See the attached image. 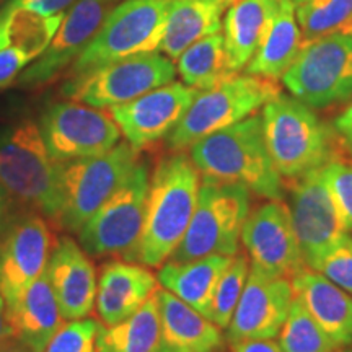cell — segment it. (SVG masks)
<instances>
[{
  "label": "cell",
  "instance_id": "e0dca14e",
  "mask_svg": "<svg viewBox=\"0 0 352 352\" xmlns=\"http://www.w3.org/2000/svg\"><path fill=\"white\" fill-rule=\"evenodd\" d=\"M294 300L290 279H272L250 267L243 294L226 328L228 344L250 340H276Z\"/></svg>",
  "mask_w": 352,
  "mask_h": 352
},
{
  "label": "cell",
  "instance_id": "30bf717a",
  "mask_svg": "<svg viewBox=\"0 0 352 352\" xmlns=\"http://www.w3.org/2000/svg\"><path fill=\"white\" fill-rule=\"evenodd\" d=\"M290 95L323 109L352 98V33H333L305 43L283 76Z\"/></svg>",
  "mask_w": 352,
  "mask_h": 352
},
{
  "label": "cell",
  "instance_id": "7dc6e473",
  "mask_svg": "<svg viewBox=\"0 0 352 352\" xmlns=\"http://www.w3.org/2000/svg\"><path fill=\"white\" fill-rule=\"evenodd\" d=\"M95 352H96V351H95Z\"/></svg>",
  "mask_w": 352,
  "mask_h": 352
},
{
  "label": "cell",
  "instance_id": "83f0119b",
  "mask_svg": "<svg viewBox=\"0 0 352 352\" xmlns=\"http://www.w3.org/2000/svg\"><path fill=\"white\" fill-rule=\"evenodd\" d=\"M96 352H160V316L157 292L129 318L113 327L101 324Z\"/></svg>",
  "mask_w": 352,
  "mask_h": 352
},
{
  "label": "cell",
  "instance_id": "52a82bcc",
  "mask_svg": "<svg viewBox=\"0 0 352 352\" xmlns=\"http://www.w3.org/2000/svg\"><path fill=\"white\" fill-rule=\"evenodd\" d=\"M250 208L252 192L245 186L201 176L195 215L168 261L184 263L209 254H239L241 230L252 212Z\"/></svg>",
  "mask_w": 352,
  "mask_h": 352
},
{
  "label": "cell",
  "instance_id": "60d3db41",
  "mask_svg": "<svg viewBox=\"0 0 352 352\" xmlns=\"http://www.w3.org/2000/svg\"><path fill=\"white\" fill-rule=\"evenodd\" d=\"M20 208L15 204L10 195L0 186V233L10 226V222L15 219V215L20 212Z\"/></svg>",
  "mask_w": 352,
  "mask_h": 352
},
{
  "label": "cell",
  "instance_id": "6da1fadb",
  "mask_svg": "<svg viewBox=\"0 0 352 352\" xmlns=\"http://www.w3.org/2000/svg\"><path fill=\"white\" fill-rule=\"evenodd\" d=\"M201 173L184 152H171L151 171L147 208L140 239L126 261L160 267L168 261L184 233L197 204Z\"/></svg>",
  "mask_w": 352,
  "mask_h": 352
},
{
  "label": "cell",
  "instance_id": "74e56055",
  "mask_svg": "<svg viewBox=\"0 0 352 352\" xmlns=\"http://www.w3.org/2000/svg\"><path fill=\"white\" fill-rule=\"evenodd\" d=\"M77 0H8L3 8H23L44 16L64 15Z\"/></svg>",
  "mask_w": 352,
  "mask_h": 352
},
{
  "label": "cell",
  "instance_id": "d4e9b609",
  "mask_svg": "<svg viewBox=\"0 0 352 352\" xmlns=\"http://www.w3.org/2000/svg\"><path fill=\"white\" fill-rule=\"evenodd\" d=\"M233 256L209 254L192 261H166L157 272L162 289L168 290L204 316L210 314L215 287Z\"/></svg>",
  "mask_w": 352,
  "mask_h": 352
},
{
  "label": "cell",
  "instance_id": "3957f363",
  "mask_svg": "<svg viewBox=\"0 0 352 352\" xmlns=\"http://www.w3.org/2000/svg\"><path fill=\"white\" fill-rule=\"evenodd\" d=\"M56 165L36 122L0 127V186L21 210L41 214L54 226L59 215Z\"/></svg>",
  "mask_w": 352,
  "mask_h": 352
},
{
  "label": "cell",
  "instance_id": "9a60e30c",
  "mask_svg": "<svg viewBox=\"0 0 352 352\" xmlns=\"http://www.w3.org/2000/svg\"><path fill=\"white\" fill-rule=\"evenodd\" d=\"M250 267L272 279H290L303 264L292 215L283 199H270L250 212L241 230Z\"/></svg>",
  "mask_w": 352,
  "mask_h": 352
},
{
  "label": "cell",
  "instance_id": "d590c367",
  "mask_svg": "<svg viewBox=\"0 0 352 352\" xmlns=\"http://www.w3.org/2000/svg\"><path fill=\"white\" fill-rule=\"evenodd\" d=\"M315 271L327 276L329 280L352 296V233L321 259Z\"/></svg>",
  "mask_w": 352,
  "mask_h": 352
},
{
  "label": "cell",
  "instance_id": "4316f807",
  "mask_svg": "<svg viewBox=\"0 0 352 352\" xmlns=\"http://www.w3.org/2000/svg\"><path fill=\"white\" fill-rule=\"evenodd\" d=\"M303 46L300 28L296 16V2L294 0H280L271 28L259 44L245 74L277 80L283 78L287 69L297 59Z\"/></svg>",
  "mask_w": 352,
  "mask_h": 352
},
{
  "label": "cell",
  "instance_id": "8fae6325",
  "mask_svg": "<svg viewBox=\"0 0 352 352\" xmlns=\"http://www.w3.org/2000/svg\"><path fill=\"white\" fill-rule=\"evenodd\" d=\"M175 77L173 60L158 52H151L127 57L87 76L70 78L63 94L88 107L108 109L175 82Z\"/></svg>",
  "mask_w": 352,
  "mask_h": 352
},
{
  "label": "cell",
  "instance_id": "d6986e66",
  "mask_svg": "<svg viewBox=\"0 0 352 352\" xmlns=\"http://www.w3.org/2000/svg\"><path fill=\"white\" fill-rule=\"evenodd\" d=\"M46 274L64 320L88 318L95 310L98 274L90 254L77 240L60 235L54 241Z\"/></svg>",
  "mask_w": 352,
  "mask_h": 352
},
{
  "label": "cell",
  "instance_id": "2e32d148",
  "mask_svg": "<svg viewBox=\"0 0 352 352\" xmlns=\"http://www.w3.org/2000/svg\"><path fill=\"white\" fill-rule=\"evenodd\" d=\"M197 91L184 83L171 82L120 107L108 108V114L120 127L126 142L140 151L165 139L175 129Z\"/></svg>",
  "mask_w": 352,
  "mask_h": 352
},
{
  "label": "cell",
  "instance_id": "7bdbcfd3",
  "mask_svg": "<svg viewBox=\"0 0 352 352\" xmlns=\"http://www.w3.org/2000/svg\"><path fill=\"white\" fill-rule=\"evenodd\" d=\"M2 352H32L30 349H26V347L16 344V342H12L10 346H7L6 349H3Z\"/></svg>",
  "mask_w": 352,
  "mask_h": 352
},
{
  "label": "cell",
  "instance_id": "f546056e",
  "mask_svg": "<svg viewBox=\"0 0 352 352\" xmlns=\"http://www.w3.org/2000/svg\"><path fill=\"white\" fill-rule=\"evenodd\" d=\"M176 72L182 76L184 85L199 91L212 88L228 77L235 76L228 69L222 32L192 43L176 59Z\"/></svg>",
  "mask_w": 352,
  "mask_h": 352
},
{
  "label": "cell",
  "instance_id": "836d02e7",
  "mask_svg": "<svg viewBox=\"0 0 352 352\" xmlns=\"http://www.w3.org/2000/svg\"><path fill=\"white\" fill-rule=\"evenodd\" d=\"M321 171L340 217L352 233V164L334 157Z\"/></svg>",
  "mask_w": 352,
  "mask_h": 352
},
{
  "label": "cell",
  "instance_id": "ffe728a7",
  "mask_svg": "<svg viewBox=\"0 0 352 352\" xmlns=\"http://www.w3.org/2000/svg\"><path fill=\"white\" fill-rule=\"evenodd\" d=\"M157 276L147 266L109 259L100 267L95 310L104 327L121 323L157 292Z\"/></svg>",
  "mask_w": 352,
  "mask_h": 352
},
{
  "label": "cell",
  "instance_id": "1f68e13d",
  "mask_svg": "<svg viewBox=\"0 0 352 352\" xmlns=\"http://www.w3.org/2000/svg\"><path fill=\"white\" fill-rule=\"evenodd\" d=\"M277 338L284 352H341L342 349L321 329L296 294Z\"/></svg>",
  "mask_w": 352,
  "mask_h": 352
},
{
  "label": "cell",
  "instance_id": "7402d4cb",
  "mask_svg": "<svg viewBox=\"0 0 352 352\" xmlns=\"http://www.w3.org/2000/svg\"><path fill=\"white\" fill-rule=\"evenodd\" d=\"M294 294L340 347L352 342V296L321 272L302 267L290 277Z\"/></svg>",
  "mask_w": 352,
  "mask_h": 352
},
{
  "label": "cell",
  "instance_id": "ab89813d",
  "mask_svg": "<svg viewBox=\"0 0 352 352\" xmlns=\"http://www.w3.org/2000/svg\"><path fill=\"white\" fill-rule=\"evenodd\" d=\"M232 352H284L274 340H250L230 344Z\"/></svg>",
  "mask_w": 352,
  "mask_h": 352
},
{
  "label": "cell",
  "instance_id": "277c9868",
  "mask_svg": "<svg viewBox=\"0 0 352 352\" xmlns=\"http://www.w3.org/2000/svg\"><path fill=\"white\" fill-rule=\"evenodd\" d=\"M261 118L267 151L283 179L294 182L334 158V132L294 96L267 101Z\"/></svg>",
  "mask_w": 352,
  "mask_h": 352
},
{
  "label": "cell",
  "instance_id": "e575fe53",
  "mask_svg": "<svg viewBox=\"0 0 352 352\" xmlns=\"http://www.w3.org/2000/svg\"><path fill=\"white\" fill-rule=\"evenodd\" d=\"M100 320H70L59 328L43 352H95Z\"/></svg>",
  "mask_w": 352,
  "mask_h": 352
},
{
  "label": "cell",
  "instance_id": "8992f818",
  "mask_svg": "<svg viewBox=\"0 0 352 352\" xmlns=\"http://www.w3.org/2000/svg\"><path fill=\"white\" fill-rule=\"evenodd\" d=\"M139 160L140 151L131 144L120 142L101 155L56 162L59 195L56 226L69 233H77L121 186Z\"/></svg>",
  "mask_w": 352,
  "mask_h": 352
},
{
  "label": "cell",
  "instance_id": "ba28073f",
  "mask_svg": "<svg viewBox=\"0 0 352 352\" xmlns=\"http://www.w3.org/2000/svg\"><path fill=\"white\" fill-rule=\"evenodd\" d=\"M277 95L280 90L276 80L235 74L219 85L197 91L182 121L165 138L166 147L171 152L186 151L206 135L256 114Z\"/></svg>",
  "mask_w": 352,
  "mask_h": 352
},
{
  "label": "cell",
  "instance_id": "4fadbf2b",
  "mask_svg": "<svg viewBox=\"0 0 352 352\" xmlns=\"http://www.w3.org/2000/svg\"><path fill=\"white\" fill-rule=\"evenodd\" d=\"M52 246L50 220L38 212L20 210L0 233V296L7 308L46 271Z\"/></svg>",
  "mask_w": 352,
  "mask_h": 352
},
{
  "label": "cell",
  "instance_id": "ac0fdd59",
  "mask_svg": "<svg viewBox=\"0 0 352 352\" xmlns=\"http://www.w3.org/2000/svg\"><path fill=\"white\" fill-rule=\"evenodd\" d=\"M113 7L111 0H77L65 13L46 51L20 74V85H46L57 74L63 72L85 50Z\"/></svg>",
  "mask_w": 352,
  "mask_h": 352
},
{
  "label": "cell",
  "instance_id": "f6af8a7d",
  "mask_svg": "<svg viewBox=\"0 0 352 352\" xmlns=\"http://www.w3.org/2000/svg\"><path fill=\"white\" fill-rule=\"evenodd\" d=\"M111 2H114V3H118V2H121V0H111Z\"/></svg>",
  "mask_w": 352,
  "mask_h": 352
},
{
  "label": "cell",
  "instance_id": "4dcf8cb0",
  "mask_svg": "<svg viewBox=\"0 0 352 352\" xmlns=\"http://www.w3.org/2000/svg\"><path fill=\"white\" fill-rule=\"evenodd\" d=\"M303 44L333 33H352V0H303L296 7Z\"/></svg>",
  "mask_w": 352,
  "mask_h": 352
},
{
  "label": "cell",
  "instance_id": "f1b7e54d",
  "mask_svg": "<svg viewBox=\"0 0 352 352\" xmlns=\"http://www.w3.org/2000/svg\"><path fill=\"white\" fill-rule=\"evenodd\" d=\"M64 15L44 16L23 8H2L0 10V51L16 50L32 59H38L46 51Z\"/></svg>",
  "mask_w": 352,
  "mask_h": 352
},
{
  "label": "cell",
  "instance_id": "603a6c76",
  "mask_svg": "<svg viewBox=\"0 0 352 352\" xmlns=\"http://www.w3.org/2000/svg\"><path fill=\"white\" fill-rule=\"evenodd\" d=\"M12 340L32 352H43L65 323L46 271L25 290L15 305L7 308Z\"/></svg>",
  "mask_w": 352,
  "mask_h": 352
},
{
  "label": "cell",
  "instance_id": "7a4b0ae2",
  "mask_svg": "<svg viewBox=\"0 0 352 352\" xmlns=\"http://www.w3.org/2000/svg\"><path fill=\"white\" fill-rule=\"evenodd\" d=\"M189 157L202 178L240 184L264 199H284V179L267 151L261 114L199 139Z\"/></svg>",
  "mask_w": 352,
  "mask_h": 352
},
{
  "label": "cell",
  "instance_id": "bcb514c9",
  "mask_svg": "<svg viewBox=\"0 0 352 352\" xmlns=\"http://www.w3.org/2000/svg\"><path fill=\"white\" fill-rule=\"evenodd\" d=\"M294 2H303V0H294Z\"/></svg>",
  "mask_w": 352,
  "mask_h": 352
},
{
  "label": "cell",
  "instance_id": "d6a6232c",
  "mask_svg": "<svg viewBox=\"0 0 352 352\" xmlns=\"http://www.w3.org/2000/svg\"><path fill=\"white\" fill-rule=\"evenodd\" d=\"M250 276V261L246 254H235L223 274L220 276L215 287L212 307H210L209 320L220 329H226L230 323L233 311L239 305L245 284Z\"/></svg>",
  "mask_w": 352,
  "mask_h": 352
},
{
  "label": "cell",
  "instance_id": "ee69618b",
  "mask_svg": "<svg viewBox=\"0 0 352 352\" xmlns=\"http://www.w3.org/2000/svg\"><path fill=\"white\" fill-rule=\"evenodd\" d=\"M341 352H352V342H351V344H347V346L342 347Z\"/></svg>",
  "mask_w": 352,
  "mask_h": 352
},
{
  "label": "cell",
  "instance_id": "7c38bea8",
  "mask_svg": "<svg viewBox=\"0 0 352 352\" xmlns=\"http://www.w3.org/2000/svg\"><path fill=\"white\" fill-rule=\"evenodd\" d=\"M44 144L54 162L96 157L116 147L121 131L109 114L78 101L52 103L39 121Z\"/></svg>",
  "mask_w": 352,
  "mask_h": 352
},
{
  "label": "cell",
  "instance_id": "8d00e7d4",
  "mask_svg": "<svg viewBox=\"0 0 352 352\" xmlns=\"http://www.w3.org/2000/svg\"><path fill=\"white\" fill-rule=\"evenodd\" d=\"M33 63L30 56L16 50H2L0 51V90L10 85L19 78L23 70Z\"/></svg>",
  "mask_w": 352,
  "mask_h": 352
},
{
  "label": "cell",
  "instance_id": "44dd1931",
  "mask_svg": "<svg viewBox=\"0 0 352 352\" xmlns=\"http://www.w3.org/2000/svg\"><path fill=\"white\" fill-rule=\"evenodd\" d=\"M160 352H222L226 336L208 316L168 290H157Z\"/></svg>",
  "mask_w": 352,
  "mask_h": 352
},
{
  "label": "cell",
  "instance_id": "b9f144b4",
  "mask_svg": "<svg viewBox=\"0 0 352 352\" xmlns=\"http://www.w3.org/2000/svg\"><path fill=\"white\" fill-rule=\"evenodd\" d=\"M12 342V333L7 320V305L2 296H0V352L6 349L7 346H10Z\"/></svg>",
  "mask_w": 352,
  "mask_h": 352
},
{
  "label": "cell",
  "instance_id": "cb8c5ba5",
  "mask_svg": "<svg viewBox=\"0 0 352 352\" xmlns=\"http://www.w3.org/2000/svg\"><path fill=\"white\" fill-rule=\"evenodd\" d=\"M280 0H233L223 20V46L232 74L248 65L271 28Z\"/></svg>",
  "mask_w": 352,
  "mask_h": 352
},
{
  "label": "cell",
  "instance_id": "9c48e42d",
  "mask_svg": "<svg viewBox=\"0 0 352 352\" xmlns=\"http://www.w3.org/2000/svg\"><path fill=\"white\" fill-rule=\"evenodd\" d=\"M151 168L142 158L111 197L77 232V241L94 258L122 256L135 248L142 233Z\"/></svg>",
  "mask_w": 352,
  "mask_h": 352
},
{
  "label": "cell",
  "instance_id": "f35d334b",
  "mask_svg": "<svg viewBox=\"0 0 352 352\" xmlns=\"http://www.w3.org/2000/svg\"><path fill=\"white\" fill-rule=\"evenodd\" d=\"M334 138L340 140L346 152L352 157V103L333 122Z\"/></svg>",
  "mask_w": 352,
  "mask_h": 352
},
{
  "label": "cell",
  "instance_id": "484cf974",
  "mask_svg": "<svg viewBox=\"0 0 352 352\" xmlns=\"http://www.w3.org/2000/svg\"><path fill=\"white\" fill-rule=\"evenodd\" d=\"M233 0H171L160 51L176 60L192 43L222 28V13Z\"/></svg>",
  "mask_w": 352,
  "mask_h": 352
},
{
  "label": "cell",
  "instance_id": "5bb4252c",
  "mask_svg": "<svg viewBox=\"0 0 352 352\" xmlns=\"http://www.w3.org/2000/svg\"><path fill=\"white\" fill-rule=\"evenodd\" d=\"M321 168L290 182V215L303 264L310 270H316L321 259L349 235Z\"/></svg>",
  "mask_w": 352,
  "mask_h": 352
},
{
  "label": "cell",
  "instance_id": "5b68a950",
  "mask_svg": "<svg viewBox=\"0 0 352 352\" xmlns=\"http://www.w3.org/2000/svg\"><path fill=\"white\" fill-rule=\"evenodd\" d=\"M171 0H121L77 56L70 78L139 54L160 51Z\"/></svg>",
  "mask_w": 352,
  "mask_h": 352
}]
</instances>
